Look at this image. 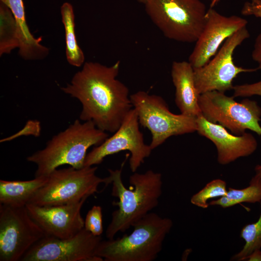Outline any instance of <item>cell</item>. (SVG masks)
Listing matches in <instances>:
<instances>
[{"instance_id":"cell-2","label":"cell","mask_w":261,"mask_h":261,"mask_svg":"<svg viewBox=\"0 0 261 261\" xmlns=\"http://www.w3.org/2000/svg\"><path fill=\"white\" fill-rule=\"evenodd\" d=\"M109 183L112 184L111 195L118 199L113 204L117 207L105 231L108 239L118 232H125L136 222L150 213L159 204L162 193V174L151 170L144 173L134 172L129 177L132 189L123 184L121 169H108Z\"/></svg>"},{"instance_id":"cell-29","label":"cell","mask_w":261,"mask_h":261,"mask_svg":"<svg viewBox=\"0 0 261 261\" xmlns=\"http://www.w3.org/2000/svg\"><path fill=\"white\" fill-rule=\"evenodd\" d=\"M219 0H210L211 1V7H213L214 5H215Z\"/></svg>"},{"instance_id":"cell-23","label":"cell","mask_w":261,"mask_h":261,"mask_svg":"<svg viewBox=\"0 0 261 261\" xmlns=\"http://www.w3.org/2000/svg\"><path fill=\"white\" fill-rule=\"evenodd\" d=\"M227 191L226 182L221 179H215L194 194L190 198V203L197 207L206 209L209 206L207 203L209 200L226 196Z\"/></svg>"},{"instance_id":"cell-28","label":"cell","mask_w":261,"mask_h":261,"mask_svg":"<svg viewBox=\"0 0 261 261\" xmlns=\"http://www.w3.org/2000/svg\"><path fill=\"white\" fill-rule=\"evenodd\" d=\"M255 174L261 176V164L257 165L255 167Z\"/></svg>"},{"instance_id":"cell-17","label":"cell","mask_w":261,"mask_h":261,"mask_svg":"<svg viewBox=\"0 0 261 261\" xmlns=\"http://www.w3.org/2000/svg\"><path fill=\"white\" fill-rule=\"evenodd\" d=\"M11 11L16 23L19 39V53L26 60H34L44 58L48 53V49L40 44L42 37L35 38L31 33L27 25L22 0H0Z\"/></svg>"},{"instance_id":"cell-7","label":"cell","mask_w":261,"mask_h":261,"mask_svg":"<svg viewBox=\"0 0 261 261\" xmlns=\"http://www.w3.org/2000/svg\"><path fill=\"white\" fill-rule=\"evenodd\" d=\"M130 98L140 124L151 133L149 145L152 150L172 136L197 131L196 117L173 113L161 96L141 90Z\"/></svg>"},{"instance_id":"cell-22","label":"cell","mask_w":261,"mask_h":261,"mask_svg":"<svg viewBox=\"0 0 261 261\" xmlns=\"http://www.w3.org/2000/svg\"><path fill=\"white\" fill-rule=\"evenodd\" d=\"M260 203L261 206V202ZM240 236L244 240L245 244L242 249L232 257V261H245L253 251L261 249V212L255 222L243 227Z\"/></svg>"},{"instance_id":"cell-27","label":"cell","mask_w":261,"mask_h":261,"mask_svg":"<svg viewBox=\"0 0 261 261\" xmlns=\"http://www.w3.org/2000/svg\"><path fill=\"white\" fill-rule=\"evenodd\" d=\"M246 260L247 261H261V249L253 251L246 257Z\"/></svg>"},{"instance_id":"cell-15","label":"cell","mask_w":261,"mask_h":261,"mask_svg":"<svg viewBox=\"0 0 261 261\" xmlns=\"http://www.w3.org/2000/svg\"><path fill=\"white\" fill-rule=\"evenodd\" d=\"M197 131L211 140L215 145L218 162L226 165L237 159L253 154L258 146L256 138L245 132L233 134L222 125L209 121L201 114L196 117Z\"/></svg>"},{"instance_id":"cell-8","label":"cell","mask_w":261,"mask_h":261,"mask_svg":"<svg viewBox=\"0 0 261 261\" xmlns=\"http://www.w3.org/2000/svg\"><path fill=\"white\" fill-rule=\"evenodd\" d=\"M224 93L214 90L200 95L199 105L203 116L235 135H241L249 130L261 135V107L257 102L248 99L237 102L233 96Z\"/></svg>"},{"instance_id":"cell-18","label":"cell","mask_w":261,"mask_h":261,"mask_svg":"<svg viewBox=\"0 0 261 261\" xmlns=\"http://www.w3.org/2000/svg\"><path fill=\"white\" fill-rule=\"evenodd\" d=\"M47 176L35 177L29 180H0V203L14 206H25L44 184Z\"/></svg>"},{"instance_id":"cell-12","label":"cell","mask_w":261,"mask_h":261,"mask_svg":"<svg viewBox=\"0 0 261 261\" xmlns=\"http://www.w3.org/2000/svg\"><path fill=\"white\" fill-rule=\"evenodd\" d=\"M84 228L75 236L61 239L45 236L23 256L22 261H102L96 255L102 241Z\"/></svg>"},{"instance_id":"cell-6","label":"cell","mask_w":261,"mask_h":261,"mask_svg":"<svg viewBox=\"0 0 261 261\" xmlns=\"http://www.w3.org/2000/svg\"><path fill=\"white\" fill-rule=\"evenodd\" d=\"M97 167L70 166L52 171L46 182L39 188L28 203L39 206L57 205L78 202L98 192L99 186L107 183V178L97 176Z\"/></svg>"},{"instance_id":"cell-30","label":"cell","mask_w":261,"mask_h":261,"mask_svg":"<svg viewBox=\"0 0 261 261\" xmlns=\"http://www.w3.org/2000/svg\"><path fill=\"white\" fill-rule=\"evenodd\" d=\"M137 1L140 2V3H143V4H144L145 0H137Z\"/></svg>"},{"instance_id":"cell-14","label":"cell","mask_w":261,"mask_h":261,"mask_svg":"<svg viewBox=\"0 0 261 261\" xmlns=\"http://www.w3.org/2000/svg\"><path fill=\"white\" fill-rule=\"evenodd\" d=\"M69 204L39 206L30 203L26 206L32 218L46 236L70 238L84 228L81 210L86 200Z\"/></svg>"},{"instance_id":"cell-10","label":"cell","mask_w":261,"mask_h":261,"mask_svg":"<svg viewBox=\"0 0 261 261\" xmlns=\"http://www.w3.org/2000/svg\"><path fill=\"white\" fill-rule=\"evenodd\" d=\"M46 236L30 216L26 206L0 205V261H20Z\"/></svg>"},{"instance_id":"cell-9","label":"cell","mask_w":261,"mask_h":261,"mask_svg":"<svg viewBox=\"0 0 261 261\" xmlns=\"http://www.w3.org/2000/svg\"><path fill=\"white\" fill-rule=\"evenodd\" d=\"M249 36L246 27L238 30L224 41L211 60L202 67L193 69L195 85L200 94L232 89L233 81L239 74L259 69L239 67L233 60L234 50Z\"/></svg>"},{"instance_id":"cell-25","label":"cell","mask_w":261,"mask_h":261,"mask_svg":"<svg viewBox=\"0 0 261 261\" xmlns=\"http://www.w3.org/2000/svg\"><path fill=\"white\" fill-rule=\"evenodd\" d=\"M233 97L261 96V80L254 83L233 86Z\"/></svg>"},{"instance_id":"cell-21","label":"cell","mask_w":261,"mask_h":261,"mask_svg":"<svg viewBox=\"0 0 261 261\" xmlns=\"http://www.w3.org/2000/svg\"><path fill=\"white\" fill-rule=\"evenodd\" d=\"M0 55L10 53L19 47L20 42L15 18L3 3L0 6Z\"/></svg>"},{"instance_id":"cell-3","label":"cell","mask_w":261,"mask_h":261,"mask_svg":"<svg viewBox=\"0 0 261 261\" xmlns=\"http://www.w3.org/2000/svg\"><path fill=\"white\" fill-rule=\"evenodd\" d=\"M108 134L91 121L75 120L65 130L54 135L45 147L27 158L37 166L35 177L47 176L63 165L76 169L84 167L88 149L101 144Z\"/></svg>"},{"instance_id":"cell-26","label":"cell","mask_w":261,"mask_h":261,"mask_svg":"<svg viewBox=\"0 0 261 261\" xmlns=\"http://www.w3.org/2000/svg\"><path fill=\"white\" fill-rule=\"evenodd\" d=\"M251 56L253 60L258 64V67L261 69V33L255 40Z\"/></svg>"},{"instance_id":"cell-4","label":"cell","mask_w":261,"mask_h":261,"mask_svg":"<svg viewBox=\"0 0 261 261\" xmlns=\"http://www.w3.org/2000/svg\"><path fill=\"white\" fill-rule=\"evenodd\" d=\"M173 225L171 219L150 212L133 224L130 234L102 240L96 255L105 261H153Z\"/></svg>"},{"instance_id":"cell-20","label":"cell","mask_w":261,"mask_h":261,"mask_svg":"<svg viewBox=\"0 0 261 261\" xmlns=\"http://www.w3.org/2000/svg\"><path fill=\"white\" fill-rule=\"evenodd\" d=\"M62 22L65 29L66 54L69 64L80 67L84 62L85 56L78 45L74 30V15L72 6L68 2L61 7Z\"/></svg>"},{"instance_id":"cell-13","label":"cell","mask_w":261,"mask_h":261,"mask_svg":"<svg viewBox=\"0 0 261 261\" xmlns=\"http://www.w3.org/2000/svg\"><path fill=\"white\" fill-rule=\"evenodd\" d=\"M247 24L245 18L235 15H222L210 7L206 12L202 31L188 58L193 69L205 65L228 37L246 27Z\"/></svg>"},{"instance_id":"cell-16","label":"cell","mask_w":261,"mask_h":261,"mask_svg":"<svg viewBox=\"0 0 261 261\" xmlns=\"http://www.w3.org/2000/svg\"><path fill=\"white\" fill-rule=\"evenodd\" d=\"M171 77L175 87V102L181 114L197 117L201 115L200 95L196 87L194 69L188 61L173 62Z\"/></svg>"},{"instance_id":"cell-11","label":"cell","mask_w":261,"mask_h":261,"mask_svg":"<svg viewBox=\"0 0 261 261\" xmlns=\"http://www.w3.org/2000/svg\"><path fill=\"white\" fill-rule=\"evenodd\" d=\"M139 124L137 113L133 108L114 134L87 154L84 166L99 164L106 157L127 150L130 153V169L132 172H136L152 150L149 145L145 144Z\"/></svg>"},{"instance_id":"cell-24","label":"cell","mask_w":261,"mask_h":261,"mask_svg":"<svg viewBox=\"0 0 261 261\" xmlns=\"http://www.w3.org/2000/svg\"><path fill=\"white\" fill-rule=\"evenodd\" d=\"M84 228L95 236H100L103 232L102 208L94 205L88 211L84 220Z\"/></svg>"},{"instance_id":"cell-5","label":"cell","mask_w":261,"mask_h":261,"mask_svg":"<svg viewBox=\"0 0 261 261\" xmlns=\"http://www.w3.org/2000/svg\"><path fill=\"white\" fill-rule=\"evenodd\" d=\"M147 14L168 39L195 43L203 29L207 9L200 0H145Z\"/></svg>"},{"instance_id":"cell-19","label":"cell","mask_w":261,"mask_h":261,"mask_svg":"<svg viewBox=\"0 0 261 261\" xmlns=\"http://www.w3.org/2000/svg\"><path fill=\"white\" fill-rule=\"evenodd\" d=\"M261 202V176L255 174L247 187L241 189L230 188L226 196L213 200L208 203L209 205H218L226 208L243 203Z\"/></svg>"},{"instance_id":"cell-1","label":"cell","mask_w":261,"mask_h":261,"mask_svg":"<svg viewBox=\"0 0 261 261\" xmlns=\"http://www.w3.org/2000/svg\"><path fill=\"white\" fill-rule=\"evenodd\" d=\"M120 65L119 61L110 66L85 62L70 83L61 88L80 102V120L91 121L99 129L111 133L133 108L128 87L117 78Z\"/></svg>"}]
</instances>
